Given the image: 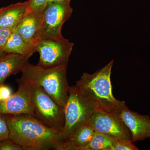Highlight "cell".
I'll use <instances>...</instances> for the list:
<instances>
[{"label": "cell", "mask_w": 150, "mask_h": 150, "mask_svg": "<svg viewBox=\"0 0 150 150\" xmlns=\"http://www.w3.org/2000/svg\"><path fill=\"white\" fill-rule=\"evenodd\" d=\"M71 0H49L48 3L54 2H64L69 3L71 2Z\"/></svg>", "instance_id": "23"}, {"label": "cell", "mask_w": 150, "mask_h": 150, "mask_svg": "<svg viewBox=\"0 0 150 150\" xmlns=\"http://www.w3.org/2000/svg\"><path fill=\"white\" fill-rule=\"evenodd\" d=\"M0 150H24L23 148L11 139L0 141Z\"/></svg>", "instance_id": "20"}, {"label": "cell", "mask_w": 150, "mask_h": 150, "mask_svg": "<svg viewBox=\"0 0 150 150\" xmlns=\"http://www.w3.org/2000/svg\"><path fill=\"white\" fill-rule=\"evenodd\" d=\"M16 81L18 89L8 99L0 102V113L5 115L29 114L35 117L30 99L29 83L20 79Z\"/></svg>", "instance_id": "9"}, {"label": "cell", "mask_w": 150, "mask_h": 150, "mask_svg": "<svg viewBox=\"0 0 150 150\" xmlns=\"http://www.w3.org/2000/svg\"><path fill=\"white\" fill-rule=\"evenodd\" d=\"M113 64L112 60L93 74L84 73L75 86L83 94L96 103L99 109L120 112L126 104L112 94L110 77Z\"/></svg>", "instance_id": "2"}, {"label": "cell", "mask_w": 150, "mask_h": 150, "mask_svg": "<svg viewBox=\"0 0 150 150\" xmlns=\"http://www.w3.org/2000/svg\"><path fill=\"white\" fill-rule=\"evenodd\" d=\"M48 2V0H30L26 13H42L46 8Z\"/></svg>", "instance_id": "17"}, {"label": "cell", "mask_w": 150, "mask_h": 150, "mask_svg": "<svg viewBox=\"0 0 150 150\" xmlns=\"http://www.w3.org/2000/svg\"><path fill=\"white\" fill-rule=\"evenodd\" d=\"M3 50L6 53L19 54L29 59L36 52L35 46L28 43L14 30H13Z\"/></svg>", "instance_id": "15"}, {"label": "cell", "mask_w": 150, "mask_h": 150, "mask_svg": "<svg viewBox=\"0 0 150 150\" xmlns=\"http://www.w3.org/2000/svg\"><path fill=\"white\" fill-rule=\"evenodd\" d=\"M73 11L70 3H48L43 12L42 37L54 38L63 37L62 26L65 22L71 17Z\"/></svg>", "instance_id": "8"}, {"label": "cell", "mask_w": 150, "mask_h": 150, "mask_svg": "<svg viewBox=\"0 0 150 150\" xmlns=\"http://www.w3.org/2000/svg\"><path fill=\"white\" fill-rule=\"evenodd\" d=\"M9 131L5 115L0 113V141L8 139Z\"/></svg>", "instance_id": "19"}, {"label": "cell", "mask_w": 150, "mask_h": 150, "mask_svg": "<svg viewBox=\"0 0 150 150\" xmlns=\"http://www.w3.org/2000/svg\"><path fill=\"white\" fill-rule=\"evenodd\" d=\"M98 109L96 103L83 94L76 86H70L69 97L64 107V124L62 131L66 141L76 129L87 123Z\"/></svg>", "instance_id": "4"}, {"label": "cell", "mask_w": 150, "mask_h": 150, "mask_svg": "<svg viewBox=\"0 0 150 150\" xmlns=\"http://www.w3.org/2000/svg\"><path fill=\"white\" fill-rule=\"evenodd\" d=\"M95 132L115 139L132 141L131 132L122 120L120 112L98 109L88 121Z\"/></svg>", "instance_id": "7"}, {"label": "cell", "mask_w": 150, "mask_h": 150, "mask_svg": "<svg viewBox=\"0 0 150 150\" xmlns=\"http://www.w3.org/2000/svg\"><path fill=\"white\" fill-rule=\"evenodd\" d=\"M6 54L5 53L3 50L0 49V56H3V55H4L5 54Z\"/></svg>", "instance_id": "24"}, {"label": "cell", "mask_w": 150, "mask_h": 150, "mask_svg": "<svg viewBox=\"0 0 150 150\" xmlns=\"http://www.w3.org/2000/svg\"><path fill=\"white\" fill-rule=\"evenodd\" d=\"M28 83L35 118L48 127L62 131L64 124V107L57 103L40 86Z\"/></svg>", "instance_id": "5"}, {"label": "cell", "mask_w": 150, "mask_h": 150, "mask_svg": "<svg viewBox=\"0 0 150 150\" xmlns=\"http://www.w3.org/2000/svg\"><path fill=\"white\" fill-rule=\"evenodd\" d=\"M29 58L19 54L6 53L0 56V85L12 75L21 72Z\"/></svg>", "instance_id": "12"}, {"label": "cell", "mask_w": 150, "mask_h": 150, "mask_svg": "<svg viewBox=\"0 0 150 150\" xmlns=\"http://www.w3.org/2000/svg\"><path fill=\"white\" fill-rule=\"evenodd\" d=\"M74 43L64 37H42L35 46L40 58L38 65L51 68L68 64Z\"/></svg>", "instance_id": "6"}, {"label": "cell", "mask_w": 150, "mask_h": 150, "mask_svg": "<svg viewBox=\"0 0 150 150\" xmlns=\"http://www.w3.org/2000/svg\"><path fill=\"white\" fill-rule=\"evenodd\" d=\"M12 94L11 89L8 86L4 84L0 85V102L8 99Z\"/></svg>", "instance_id": "22"}, {"label": "cell", "mask_w": 150, "mask_h": 150, "mask_svg": "<svg viewBox=\"0 0 150 150\" xmlns=\"http://www.w3.org/2000/svg\"><path fill=\"white\" fill-rule=\"evenodd\" d=\"M9 139L24 150H58L66 141L62 131L48 127L29 114L6 115Z\"/></svg>", "instance_id": "1"}, {"label": "cell", "mask_w": 150, "mask_h": 150, "mask_svg": "<svg viewBox=\"0 0 150 150\" xmlns=\"http://www.w3.org/2000/svg\"><path fill=\"white\" fill-rule=\"evenodd\" d=\"M68 64L45 68L28 63L22 70V80L40 86L59 105L64 107L70 86L67 78Z\"/></svg>", "instance_id": "3"}, {"label": "cell", "mask_w": 150, "mask_h": 150, "mask_svg": "<svg viewBox=\"0 0 150 150\" xmlns=\"http://www.w3.org/2000/svg\"><path fill=\"white\" fill-rule=\"evenodd\" d=\"M115 139L95 132L91 142L83 150H112Z\"/></svg>", "instance_id": "16"}, {"label": "cell", "mask_w": 150, "mask_h": 150, "mask_svg": "<svg viewBox=\"0 0 150 150\" xmlns=\"http://www.w3.org/2000/svg\"><path fill=\"white\" fill-rule=\"evenodd\" d=\"M49 0H48V1H49Z\"/></svg>", "instance_id": "25"}, {"label": "cell", "mask_w": 150, "mask_h": 150, "mask_svg": "<svg viewBox=\"0 0 150 150\" xmlns=\"http://www.w3.org/2000/svg\"><path fill=\"white\" fill-rule=\"evenodd\" d=\"M122 120L131 132L134 142L144 141L150 138V118L129 110L127 105L121 110Z\"/></svg>", "instance_id": "10"}, {"label": "cell", "mask_w": 150, "mask_h": 150, "mask_svg": "<svg viewBox=\"0 0 150 150\" xmlns=\"http://www.w3.org/2000/svg\"><path fill=\"white\" fill-rule=\"evenodd\" d=\"M30 0L0 8V27L13 30L24 16Z\"/></svg>", "instance_id": "13"}, {"label": "cell", "mask_w": 150, "mask_h": 150, "mask_svg": "<svg viewBox=\"0 0 150 150\" xmlns=\"http://www.w3.org/2000/svg\"><path fill=\"white\" fill-rule=\"evenodd\" d=\"M12 31V30L0 27V49L3 50Z\"/></svg>", "instance_id": "21"}, {"label": "cell", "mask_w": 150, "mask_h": 150, "mask_svg": "<svg viewBox=\"0 0 150 150\" xmlns=\"http://www.w3.org/2000/svg\"><path fill=\"white\" fill-rule=\"evenodd\" d=\"M95 131L87 123L76 129L58 150H83L90 144Z\"/></svg>", "instance_id": "14"}, {"label": "cell", "mask_w": 150, "mask_h": 150, "mask_svg": "<svg viewBox=\"0 0 150 150\" xmlns=\"http://www.w3.org/2000/svg\"><path fill=\"white\" fill-rule=\"evenodd\" d=\"M133 143L131 140L127 139H116L112 146V150H139Z\"/></svg>", "instance_id": "18"}, {"label": "cell", "mask_w": 150, "mask_h": 150, "mask_svg": "<svg viewBox=\"0 0 150 150\" xmlns=\"http://www.w3.org/2000/svg\"><path fill=\"white\" fill-rule=\"evenodd\" d=\"M43 13H26L13 30L26 42L35 46L42 35Z\"/></svg>", "instance_id": "11"}]
</instances>
